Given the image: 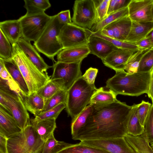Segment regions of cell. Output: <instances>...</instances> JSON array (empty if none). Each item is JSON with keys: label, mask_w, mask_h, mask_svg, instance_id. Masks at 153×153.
Here are the masks:
<instances>
[{"label": "cell", "mask_w": 153, "mask_h": 153, "mask_svg": "<svg viewBox=\"0 0 153 153\" xmlns=\"http://www.w3.org/2000/svg\"><path fill=\"white\" fill-rule=\"evenodd\" d=\"M93 105L92 111L85 124L72 139L81 141L124 137L127 134L132 105L118 100Z\"/></svg>", "instance_id": "obj_1"}, {"label": "cell", "mask_w": 153, "mask_h": 153, "mask_svg": "<svg viewBox=\"0 0 153 153\" xmlns=\"http://www.w3.org/2000/svg\"><path fill=\"white\" fill-rule=\"evenodd\" d=\"M151 78V72L128 74L125 70L116 71L106 82V87L117 95L138 96L147 94Z\"/></svg>", "instance_id": "obj_2"}, {"label": "cell", "mask_w": 153, "mask_h": 153, "mask_svg": "<svg viewBox=\"0 0 153 153\" xmlns=\"http://www.w3.org/2000/svg\"><path fill=\"white\" fill-rule=\"evenodd\" d=\"M13 59L27 85L30 94L37 91L50 79L48 73L41 71L30 60L18 44L12 45Z\"/></svg>", "instance_id": "obj_3"}, {"label": "cell", "mask_w": 153, "mask_h": 153, "mask_svg": "<svg viewBox=\"0 0 153 153\" xmlns=\"http://www.w3.org/2000/svg\"><path fill=\"white\" fill-rule=\"evenodd\" d=\"M0 105L13 116L22 131L31 124L29 114L21 97L10 89L6 80L1 78Z\"/></svg>", "instance_id": "obj_4"}, {"label": "cell", "mask_w": 153, "mask_h": 153, "mask_svg": "<svg viewBox=\"0 0 153 153\" xmlns=\"http://www.w3.org/2000/svg\"><path fill=\"white\" fill-rule=\"evenodd\" d=\"M97 89L88 84L82 76L68 91L65 108L68 116L71 118V123L89 104Z\"/></svg>", "instance_id": "obj_5"}, {"label": "cell", "mask_w": 153, "mask_h": 153, "mask_svg": "<svg viewBox=\"0 0 153 153\" xmlns=\"http://www.w3.org/2000/svg\"><path fill=\"white\" fill-rule=\"evenodd\" d=\"M64 25L59 22L56 14L52 16L42 33L33 44L38 51L55 62L54 57L63 49L58 37Z\"/></svg>", "instance_id": "obj_6"}, {"label": "cell", "mask_w": 153, "mask_h": 153, "mask_svg": "<svg viewBox=\"0 0 153 153\" xmlns=\"http://www.w3.org/2000/svg\"><path fill=\"white\" fill-rule=\"evenodd\" d=\"M45 143L30 124L8 138V153H41Z\"/></svg>", "instance_id": "obj_7"}, {"label": "cell", "mask_w": 153, "mask_h": 153, "mask_svg": "<svg viewBox=\"0 0 153 153\" xmlns=\"http://www.w3.org/2000/svg\"><path fill=\"white\" fill-rule=\"evenodd\" d=\"M52 16L44 13L33 15L26 14L19 19L21 25L22 38L30 42H35L45 29Z\"/></svg>", "instance_id": "obj_8"}, {"label": "cell", "mask_w": 153, "mask_h": 153, "mask_svg": "<svg viewBox=\"0 0 153 153\" xmlns=\"http://www.w3.org/2000/svg\"><path fill=\"white\" fill-rule=\"evenodd\" d=\"M92 33L91 30L79 26L72 22L63 26L58 38L64 49L87 45Z\"/></svg>", "instance_id": "obj_9"}, {"label": "cell", "mask_w": 153, "mask_h": 153, "mask_svg": "<svg viewBox=\"0 0 153 153\" xmlns=\"http://www.w3.org/2000/svg\"><path fill=\"white\" fill-rule=\"evenodd\" d=\"M96 19V9L93 0L75 1L71 19L73 23L91 30Z\"/></svg>", "instance_id": "obj_10"}, {"label": "cell", "mask_w": 153, "mask_h": 153, "mask_svg": "<svg viewBox=\"0 0 153 153\" xmlns=\"http://www.w3.org/2000/svg\"><path fill=\"white\" fill-rule=\"evenodd\" d=\"M82 62L66 63L56 62L52 66L53 72L50 79H61L64 90L68 91L76 81L82 76L80 69Z\"/></svg>", "instance_id": "obj_11"}, {"label": "cell", "mask_w": 153, "mask_h": 153, "mask_svg": "<svg viewBox=\"0 0 153 153\" xmlns=\"http://www.w3.org/2000/svg\"><path fill=\"white\" fill-rule=\"evenodd\" d=\"M81 142L98 148L110 153H136L124 137L85 140Z\"/></svg>", "instance_id": "obj_12"}, {"label": "cell", "mask_w": 153, "mask_h": 153, "mask_svg": "<svg viewBox=\"0 0 153 153\" xmlns=\"http://www.w3.org/2000/svg\"><path fill=\"white\" fill-rule=\"evenodd\" d=\"M153 0H131L128 6L129 17L132 21L153 22L152 8Z\"/></svg>", "instance_id": "obj_13"}, {"label": "cell", "mask_w": 153, "mask_h": 153, "mask_svg": "<svg viewBox=\"0 0 153 153\" xmlns=\"http://www.w3.org/2000/svg\"><path fill=\"white\" fill-rule=\"evenodd\" d=\"M132 22L129 16H126L108 25L99 32L108 37L125 41L130 32Z\"/></svg>", "instance_id": "obj_14"}, {"label": "cell", "mask_w": 153, "mask_h": 153, "mask_svg": "<svg viewBox=\"0 0 153 153\" xmlns=\"http://www.w3.org/2000/svg\"><path fill=\"white\" fill-rule=\"evenodd\" d=\"M135 53L132 51L118 48L102 61L105 66L114 70L115 72L123 71L128 61Z\"/></svg>", "instance_id": "obj_15"}, {"label": "cell", "mask_w": 153, "mask_h": 153, "mask_svg": "<svg viewBox=\"0 0 153 153\" xmlns=\"http://www.w3.org/2000/svg\"><path fill=\"white\" fill-rule=\"evenodd\" d=\"M90 53L103 59L118 48L108 41L92 35L87 44Z\"/></svg>", "instance_id": "obj_16"}, {"label": "cell", "mask_w": 153, "mask_h": 153, "mask_svg": "<svg viewBox=\"0 0 153 153\" xmlns=\"http://www.w3.org/2000/svg\"><path fill=\"white\" fill-rule=\"evenodd\" d=\"M89 53L87 45L64 49L57 54V61L66 63L77 62L82 61Z\"/></svg>", "instance_id": "obj_17"}, {"label": "cell", "mask_w": 153, "mask_h": 153, "mask_svg": "<svg viewBox=\"0 0 153 153\" xmlns=\"http://www.w3.org/2000/svg\"><path fill=\"white\" fill-rule=\"evenodd\" d=\"M17 44L32 63L42 72L47 73L48 69L51 67L48 65L30 42L21 38Z\"/></svg>", "instance_id": "obj_18"}, {"label": "cell", "mask_w": 153, "mask_h": 153, "mask_svg": "<svg viewBox=\"0 0 153 153\" xmlns=\"http://www.w3.org/2000/svg\"><path fill=\"white\" fill-rule=\"evenodd\" d=\"M22 131L13 116L0 106V133L8 138Z\"/></svg>", "instance_id": "obj_19"}, {"label": "cell", "mask_w": 153, "mask_h": 153, "mask_svg": "<svg viewBox=\"0 0 153 153\" xmlns=\"http://www.w3.org/2000/svg\"><path fill=\"white\" fill-rule=\"evenodd\" d=\"M1 31L12 45L17 43L22 37V31L20 22L18 19L7 20L0 22Z\"/></svg>", "instance_id": "obj_20"}, {"label": "cell", "mask_w": 153, "mask_h": 153, "mask_svg": "<svg viewBox=\"0 0 153 153\" xmlns=\"http://www.w3.org/2000/svg\"><path fill=\"white\" fill-rule=\"evenodd\" d=\"M2 59L6 68L18 85L22 94L26 96L29 95L30 92L27 85L15 61L12 58Z\"/></svg>", "instance_id": "obj_21"}, {"label": "cell", "mask_w": 153, "mask_h": 153, "mask_svg": "<svg viewBox=\"0 0 153 153\" xmlns=\"http://www.w3.org/2000/svg\"><path fill=\"white\" fill-rule=\"evenodd\" d=\"M153 29V22H140L132 21L129 33L124 42L133 44L146 37Z\"/></svg>", "instance_id": "obj_22"}, {"label": "cell", "mask_w": 153, "mask_h": 153, "mask_svg": "<svg viewBox=\"0 0 153 153\" xmlns=\"http://www.w3.org/2000/svg\"><path fill=\"white\" fill-rule=\"evenodd\" d=\"M22 98L27 110L34 115L41 113L44 107L45 100L37 94L36 92L29 95L19 94Z\"/></svg>", "instance_id": "obj_23"}, {"label": "cell", "mask_w": 153, "mask_h": 153, "mask_svg": "<svg viewBox=\"0 0 153 153\" xmlns=\"http://www.w3.org/2000/svg\"><path fill=\"white\" fill-rule=\"evenodd\" d=\"M55 119L45 120L39 122L30 119L31 125L41 139L45 141L53 134L56 128Z\"/></svg>", "instance_id": "obj_24"}, {"label": "cell", "mask_w": 153, "mask_h": 153, "mask_svg": "<svg viewBox=\"0 0 153 153\" xmlns=\"http://www.w3.org/2000/svg\"><path fill=\"white\" fill-rule=\"evenodd\" d=\"M124 138L136 153H153V149L149 143L141 136L127 134Z\"/></svg>", "instance_id": "obj_25"}, {"label": "cell", "mask_w": 153, "mask_h": 153, "mask_svg": "<svg viewBox=\"0 0 153 153\" xmlns=\"http://www.w3.org/2000/svg\"><path fill=\"white\" fill-rule=\"evenodd\" d=\"M104 90L101 87L97 89L92 95L89 104H104L110 103L117 101V95L112 91Z\"/></svg>", "instance_id": "obj_26"}, {"label": "cell", "mask_w": 153, "mask_h": 153, "mask_svg": "<svg viewBox=\"0 0 153 153\" xmlns=\"http://www.w3.org/2000/svg\"><path fill=\"white\" fill-rule=\"evenodd\" d=\"M61 89L64 90L63 83L61 79H50L36 93L39 96L46 100Z\"/></svg>", "instance_id": "obj_27"}, {"label": "cell", "mask_w": 153, "mask_h": 153, "mask_svg": "<svg viewBox=\"0 0 153 153\" xmlns=\"http://www.w3.org/2000/svg\"><path fill=\"white\" fill-rule=\"evenodd\" d=\"M138 105L139 104H134L132 105L127 128V134L135 136L141 135L144 129V126L140 123L137 116Z\"/></svg>", "instance_id": "obj_28"}, {"label": "cell", "mask_w": 153, "mask_h": 153, "mask_svg": "<svg viewBox=\"0 0 153 153\" xmlns=\"http://www.w3.org/2000/svg\"><path fill=\"white\" fill-rule=\"evenodd\" d=\"M57 153H110L103 149L91 146L80 142L71 144L64 148Z\"/></svg>", "instance_id": "obj_29"}, {"label": "cell", "mask_w": 153, "mask_h": 153, "mask_svg": "<svg viewBox=\"0 0 153 153\" xmlns=\"http://www.w3.org/2000/svg\"><path fill=\"white\" fill-rule=\"evenodd\" d=\"M24 7L27 15H33L43 13L51 7L48 0H24Z\"/></svg>", "instance_id": "obj_30"}, {"label": "cell", "mask_w": 153, "mask_h": 153, "mask_svg": "<svg viewBox=\"0 0 153 153\" xmlns=\"http://www.w3.org/2000/svg\"><path fill=\"white\" fill-rule=\"evenodd\" d=\"M128 16V7H127L108 15L103 20L94 25L91 30L93 32L100 31L110 23L119 19Z\"/></svg>", "instance_id": "obj_31"}, {"label": "cell", "mask_w": 153, "mask_h": 153, "mask_svg": "<svg viewBox=\"0 0 153 153\" xmlns=\"http://www.w3.org/2000/svg\"><path fill=\"white\" fill-rule=\"evenodd\" d=\"M93 108V104L88 105L75 120L71 123V129L72 138L76 135L78 131L84 126L92 112Z\"/></svg>", "instance_id": "obj_32"}, {"label": "cell", "mask_w": 153, "mask_h": 153, "mask_svg": "<svg viewBox=\"0 0 153 153\" xmlns=\"http://www.w3.org/2000/svg\"><path fill=\"white\" fill-rule=\"evenodd\" d=\"M67 91L60 90L48 99L45 100L42 112H45L59 105L66 102Z\"/></svg>", "instance_id": "obj_33"}, {"label": "cell", "mask_w": 153, "mask_h": 153, "mask_svg": "<svg viewBox=\"0 0 153 153\" xmlns=\"http://www.w3.org/2000/svg\"><path fill=\"white\" fill-rule=\"evenodd\" d=\"M70 144L56 140L53 134L45 141L41 153H57Z\"/></svg>", "instance_id": "obj_34"}, {"label": "cell", "mask_w": 153, "mask_h": 153, "mask_svg": "<svg viewBox=\"0 0 153 153\" xmlns=\"http://www.w3.org/2000/svg\"><path fill=\"white\" fill-rule=\"evenodd\" d=\"M144 131L141 136L149 144H153V103L144 125Z\"/></svg>", "instance_id": "obj_35"}, {"label": "cell", "mask_w": 153, "mask_h": 153, "mask_svg": "<svg viewBox=\"0 0 153 153\" xmlns=\"http://www.w3.org/2000/svg\"><path fill=\"white\" fill-rule=\"evenodd\" d=\"M153 68V47L147 50L143 55L137 72H150Z\"/></svg>", "instance_id": "obj_36"}, {"label": "cell", "mask_w": 153, "mask_h": 153, "mask_svg": "<svg viewBox=\"0 0 153 153\" xmlns=\"http://www.w3.org/2000/svg\"><path fill=\"white\" fill-rule=\"evenodd\" d=\"M65 107V103H62L45 112L34 115L35 117L33 119L36 122L49 119H56Z\"/></svg>", "instance_id": "obj_37"}, {"label": "cell", "mask_w": 153, "mask_h": 153, "mask_svg": "<svg viewBox=\"0 0 153 153\" xmlns=\"http://www.w3.org/2000/svg\"><path fill=\"white\" fill-rule=\"evenodd\" d=\"M147 50H139L135 53L127 62L124 68L125 71L128 74H132L137 72L142 56Z\"/></svg>", "instance_id": "obj_38"}, {"label": "cell", "mask_w": 153, "mask_h": 153, "mask_svg": "<svg viewBox=\"0 0 153 153\" xmlns=\"http://www.w3.org/2000/svg\"><path fill=\"white\" fill-rule=\"evenodd\" d=\"M92 35L108 41L118 48L131 51L135 52L139 50L138 47L134 44L108 37L102 35L99 32H93Z\"/></svg>", "instance_id": "obj_39"}, {"label": "cell", "mask_w": 153, "mask_h": 153, "mask_svg": "<svg viewBox=\"0 0 153 153\" xmlns=\"http://www.w3.org/2000/svg\"><path fill=\"white\" fill-rule=\"evenodd\" d=\"M12 46L9 41L0 31V59H8L12 58Z\"/></svg>", "instance_id": "obj_40"}, {"label": "cell", "mask_w": 153, "mask_h": 153, "mask_svg": "<svg viewBox=\"0 0 153 153\" xmlns=\"http://www.w3.org/2000/svg\"><path fill=\"white\" fill-rule=\"evenodd\" d=\"M93 1L96 9V19L95 25L103 20L108 16L107 11L110 0Z\"/></svg>", "instance_id": "obj_41"}, {"label": "cell", "mask_w": 153, "mask_h": 153, "mask_svg": "<svg viewBox=\"0 0 153 153\" xmlns=\"http://www.w3.org/2000/svg\"><path fill=\"white\" fill-rule=\"evenodd\" d=\"M0 76L7 81L10 89L19 94L21 92L19 87L12 79L4 66L3 60L0 59Z\"/></svg>", "instance_id": "obj_42"}, {"label": "cell", "mask_w": 153, "mask_h": 153, "mask_svg": "<svg viewBox=\"0 0 153 153\" xmlns=\"http://www.w3.org/2000/svg\"><path fill=\"white\" fill-rule=\"evenodd\" d=\"M152 105L149 102L143 100L139 104L137 110V116L140 123L143 126Z\"/></svg>", "instance_id": "obj_43"}, {"label": "cell", "mask_w": 153, "mask_h": 153, "mask_svg": "<svg viewBox=\"0 0 153 153\" xmlns=\"http://www.w3.org/2000/svg\"><path fill=\"white\" fill-rule=\"evenodd\" d=\"M131 0H110L107 15L128 7Z\"/></svg>", "instance_id": "obj_44"}, {"label": "cell", "mask_w": 153, "mask_h": 153, "mask_svg": "<svg viewBox=\"0 0 153 153\" xmlns=\"http://www.w3.org/2000/svg\"><path fill=\"white\" fill-rule=\"evenodd\" d=\"M98 72L97 69L91 67L86 71L82 77L88 84L96 88L94 82Z\"/></svg>", "instance_id": "obj_45"}, {"label": "cell", "mask_w": 153, "mask_h": 153, "mask_svg": "<svg viewBox=\"0 0 153 153\" xmlns=\"http://www.w3.org/2000/svg\"><path fill=\"white\" fill-rule=\"evenodd\" d=\"M56 15L59 22L64 25L72 23L69 10L61 11Z\"/></svg>", "instance_id": "obj_46"}, {"label": "cell", "mask_w": 153, "mask_h": 153, "mask_svg": "<svg viewBox=\"0 0 153 153\" xmlns=\"http://www.w3.org/2000/svg\"><path fill=\"white\" fill-rule=\"evenodd\" d=\"M133 44L136 45L140 50H149L153 47L149 39L146 37Z\"/></svg>", "instance_id": "obj_47"}, {"label": "cell", "mask_w": 153, "mask_h": 153, "mask_svg": "<svg viewBox=\"0 0 153 153\" xmlns=\"http://www.w3.org/2000/svg\"><path fill=\"white\" fill-rule=\"evenodd\" d=\"M8 138L0 133V151L3 153H8L7 144Z\"/></svg>", "instance_id": "obj_48"}, {"label": "cell", "mask_w": 153, "mask_h": 153, "mask_svg": "<svg viewBox=\"0 0 153 153\" xmlns=\"http://www.w3.org/2000/svg\"><path fill=\"white\" fill-rule=\"evenodd\" d=\"M148 96L153 103V68L151 72V78L148 93Z\"/></svg>", "instance_id": "obj_49"}, {"label": "cell", "mask_w": 153, "mask_h": 153, "mask_svg": "<svg viewBox=\"0 0 153 153\" xmlns=\"http://www.w3.org/2000/svg\"><path fill=\"white\" fill-rule=\"evenodd\" d=\"M146 37L149 39L153 45V29L149 32Z\"/></svg>", "instance_id": "obj_50"}, {"label": "cell", "mask_w": 153, "mask_h": 153, "mask_svg": "<svg viewBox=\"0 0 153 153\" xmlns=\"http://www.w3.org/2000/svg\"><path fill=\"white\" fill-rule=\"evenodd\" d=\"M152 18L153 19V3L152 4Z\"/></svg>", "instance_id": "obj_51"}, {"label": "cell", "mask_w": 153, "mask_h": 153, "mask_svg": "<svg viewBox=\"0 0 153 153\" xmlns=\"http://www.w3.org/2000/svg\"><path fill=\"white\" fill-rule=\"evenodd\" d=\"M150 146H151V147H152V149H153V144H151Z\"/></svg>", "instance_id": "obj_52"}, {"label": "cell", "mask_w": 153, "mask_h": 153, "mask_svg": "<svg viewBox=\"0 0 153 153\" xmlns=\"http://www.w3.org/2000/svg\"><path fill=\"white\" fill-rule=\"evenodd\" d=\"M0 153H3L2 152H1L0 151Z\"/></svg>", "instance_id": "obj_53"}]
</instances>
